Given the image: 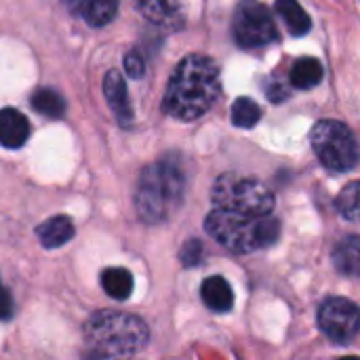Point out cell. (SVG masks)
<instances>
[{"label": "cell", "instance_id": "13", "mask_svg": "<svg viewBox=\"0 0 360 360\" xmlns=\"http://www.w3.org/2000/svg\"><path fill=\"white\" fill-rule=\"evenodd\" d=\"M333 266L344 276H360V236H346L338 243Z\"/></svg>", "mask_w": 360, "mask_h": 360}, {"label": "cell", "instance_id": "11", "mask_svg": "<svg viewBox=\"0 0 360 360\" xmlns=\"http://www.w3.org/2000/svg\"><path fill=\"white\" fill-rule=\"evenodd\" d=\"M30 137V122L27 118L13 110V108H4L0 110V146L4 148H21Z\"/></svg>", "mask_w": 360, "mask_h": 360}, {"label": "cell", "instance_id": "16", "mask_svg": "<svg viewBox=\"0 0 360 360\" xmlns=\"http://www.w3.org/2000/svg\"><path fill=\"white\" fill-rule=\"evenodd\" d=\"M274 8L293 36H304L312 30V19L297 0H276Z\"/></svg>", "mask_w": 360, "mask_h": 360}, {"label": "cell", "instance_id": "19", "mask_svg": "<svg viewBox=\"0 0 360 360\" xmlns=\"http://www.w3.org/2000/svg\"><path fill=\"white\" fill-rule=\"evenodd\" d=\"M32 108L49 118H61L65 114V101L63 97L53 89H38L32 95Z\"/></svg>", "mask_w": 360, "mask_h": 360}, {"label": "cell", "instance_id": "12", "mask_svg": "<svg viewBox=\"0 0 360 360\" xmlns=\"http://www.w3.org/2000/svg\"><path fill=\"white\" fill-rule=\"evenodd\" d=\"M202 302L207 304L209 310L213 312H228L234 306V293L232 287L228 285L226 278L221 276H211L202 283Z\"/></svg>", "mask_w": 360, "mask_h": 360}, {"label": "cell", "instance_id": "26", "mask_svg": "<svg viewBox=\"0 0 360 360\" xmlns=\"http://www.w3.org/2000/svg\"><path fill=\"white\" fill-rule=\"evenodd\" d=\"M340 360H360L359 356H346V359H340Z\"/></svg>", "mask_w": 360, "mask_h": 360}, {"label": "cell", "instance_id": "20", "mask_svg": "<svg viewBox=\"0 0 360 360\" xmlns=\"http://www.w3.org/2000/svg\"><path fill=\"white\" fill-rule=\"evenodd\" d=\"M335 207L348 221H360V181L348 184L338 194Z\"/></svg>", "mask_w": 360, "mask_h": 360}, {"label": "cell", "instance_id": "22", "mask_svg": "<svg viewBox=\"0 0 360 360\" xmlns=\"http://www.w3.org/2000/svg\"><path fill=\"white\" fill-rule=\"evenodd\" d=\"M124 70L131 78H141L146 74V61L139 51L133 49L124 55Z\"/></svg>", "mask_w": 360, "mask_h": 360}, {"label": "cell", "instance_id": "2", "mask_svg": "<svg viewBox=\"0 0 360 360\" xmlns=\"http://www.w3.org/2000/svg\"><path fill=\"white\" fill-rule=\"evenodd\" d=\"M148 340L146 323L124 312H97L84 325L86 359L91 360L133 359Z\"/></svg>", "mask_w": 360, "mask_h": 360}, {"label": "cell", "instance_id": "4", "mask_svg": "<svg viewBox=\"0 0 360 360\" xmlns=\"http://www.w3.org/2000/svg\"><path fill=\"white\" fill-rule=\"evenodd\" d=\"M205 228L209 236L234 253H251L270 247L281 236V224L270 215L249 217L224 209H213L205 219Z\"/></svg>", "mask_w": 360, "mask_h": 360}, {"label": "cell", "instance_id": "5", "mask_svg": "<svg viewBox=\"0 0 360 360\" xmlns=\"http://www.w3.org/2000/svg\"><path fill=\"white\" fill-rule=\"evenodd\" d=\"M211 200L215 209L234 211L249 217H266L274 209V196L262 181L232 173H226L215 181Z\"/></svg>", "mask_w": 360, "mask_h": 360}, {"label": "cell", "instance_id": "15", "mask_svg": "<svg viewBox=\"0 0 360 360\" xmlns=\"http://www.w3.org/2000/svg\"><path fill=\"white\" fill-rule=\"evenodd\" d=\"M72 236H74V226H72V219L65 215L51 217L38 228V238L42 240L46 249L63 247L65 243H70Z\"/></svg>", "mask_w": 360, "mask_h": 360}, {"label": "cell", "instance_id": "21", "mask_svg": "<svg viewBox=\"0 0 360 360\" xmlns=\"http://www.w3.org/2000/svg\"><path fill=\"white\" fill-rule=\"evenodd\" d=\"M262 118V108L251 99V97H238L232 103V122L243 129H251L259 122Z\"/></svg>", "mask_w": 360, "mask_h": 360}, {"label": "cell", "instance_id": "18", "mask_svg": "<svg viewBox=\"0 0 360 360\" xmlns=\"http://www.w3.org/2000/svg\"><path fill=\"white\" fill-rule=\"evenodd\" d=\"M101 287L112 300L124 302L133 293V276L124 268H108L101 274Z\"/></svg>", "mask_w": 360, "mask_h": 360}, {"label": "cell", "instance_id": "23", "mask_svg": "<svg viewBox=\"0 0 360 360\" xmlns=\"http://www.w3.org/2000/svg\"><path fill=\"white\" fill-rule=\"evenodd\" d=\"M264 93L272 103H281V101H285L289 97V89L278 78H268L266 84H264Z\"/></svg>", "mask_w": 360, "mask_h": 360}, {"label": "cell", "instance_id": "17", "mask_svg": "<svg viewBox=\"0 0 360 360\" xmlns=\"http://www.w3.org/2000/svg\"><path fill=\"white\" fill-rule=\"evenodd\" d=\"M325 76V70L319 59L314 57H302L291 68V84L295 89H314Z\"/></svg>", "mask_w": 360, "mask_h": 360}, {"label": "cell", "instance_id": "14", "mask_svg": "<svg viewBox=\"0 0 360 360\" xmlns=\"http://www.w3.org/2000/svg\"><path fill=\"white\" fill-rule=\"evenodd\" d=\"M76 8L91 27H103L116 17L118 0H76Z\"/></svg>", "mask_w": 360, "mask_h": 360}, {"label": "cell", "instance_id": "9", "mask_svg": "<svg viewBox=\"0 0 360 360\" xmlns=\"http://www.w3.org/2000/svg\"><path fill=\"white\" fill-rule=\"evenodd\" d=\"M137 11L154 25L177 32L184 27V11L177 0H135Z\"/></svg>", "mask_w": 360, "mask_h": 360}, {"label": "cell", "instance_id": "1", "mask_svg": "<svg viewBox=\"0 0 360 360\" xmlns=\"http://www.w3.org/2000/svg\"><path fill=\"white\" fill-rule=\"evenodd\" d=\"M219 91L217 63L207 55H188L167 84L162 110L177 120L190 122L213 108Z\"/></svg>", "mask_w": 360, "mask_h": 360}, {"label": "cell", "instance_id": "3", "mask_svg": "<svg viewBox=\"0 0 360 360\" xmlns=\"http://www.w3.org/2000/svg\"><path fill=\"white\" fill-rule=\"evenodd\" d=\"M186 173L177 156H165L162 160L143 169L137 192L135 207L146 224H162L184 200Z\"/></svg>", "mask_w": 360, "mask_h": 360}, {"label": "cell", "instance_id": "25", "mask_svg": "<svg viewBox=\"0 0 360 360\" xmlns=\"http://www.w3.org/2000/svg\"><path fill=\"white\" fill-rule=\"evenodd\" d=\"M15 312V304H13V297L8 293V289H4L0 285V321H8Z\"/></svg>", "mask_w": 360, "mask_h": 360}, {"label": "cell", "instance_id": "8", "mask_svg": "<svg viewBox=\"0 0 360 360\" xmlns=\"http://www.w3.org/2000/svg\"><path fill=\"white\" fill-rule=\"evenodd\" d=\"M321 331L338 344H348L360 333V308L346 297H329L319 310Z\"/></svg>", "mask_w": 360, "mask_h": 360}, {"label": "cell", "instance_id": "10", "mask_svg": "<svg viewBox=\"0 0 360 360\" xmlns=\"http://www.w3.org/2000/svg\"><path fill=\"white\" fill-rule=\"evenodd\" d=\"M103 93L108 99V105L112 108L114 116L118 118V122L122 127H129L133 122V108L129 101V91H127V82L120 76V72L110 70L103 78Z\"/></svg>", "mask_w": 360, "mask_h": 360}, {"label": "cell", "instance_id": "7", "mask_svg": "<svg viewBox=\"0 0 360 360\" xmlns=\"http://www.w3.org/2000/svg\"><path fill=\"white\" fill-rule=\"evenodd\" d=\"M232 32L240 46H264L276 40V25L268 8L257 0H240L234 17H232Z\"/></svg>", "mask_w": 360, "mask_h": 360}, {"label": "cell", "instance_id": "6", "mask_svg": "<svg viewBox=\"0 0 360 360\" xmlns=\"http://www.w3.org/2000/svg\"><path fill=\"white\" fill-rule=\"evenodd\" d=\"M312 148L319 160L338 173L350 171L359 165L360 148L354 133L340 120H321L310 133Z\"/></svg>", "mask_w": 360, "mask_h": 360}, {"label": "cell", "instance_id": "24", "mask_svg": "<svg viewBox=\"0 0 360 360\" xmlns=\"http://www.w3.org/2000/svg\"><path fill=\"white\" fill-rule=\"evenodd\" d=\"M202 257V245L198 240H188L181 249V262L184 266H196Z\"/></svg>", "mask_w": 360, "mask_h": 360}]
</instances>
